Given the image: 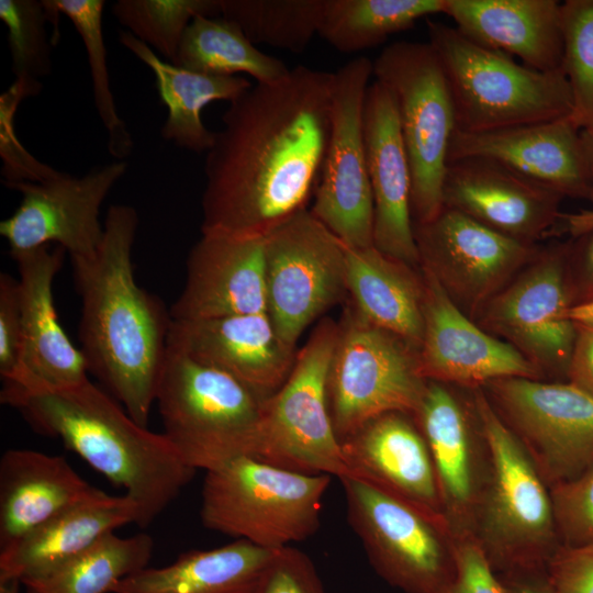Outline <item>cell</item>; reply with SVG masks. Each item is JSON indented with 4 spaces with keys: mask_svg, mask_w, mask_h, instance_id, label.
<instances>
[{
    "mask_svg": "<svg viewBox=\"0 0 593 593\" xmlns=\"http://www.w3.org/2000/svg\"><path fill=\"white\" fill-rule=\"evenodd\" d=\"M414 237L421 267L472 320L539 251L448 206L414 224Z\"/></svg>",
    "mask_w": 593,
    "mask_h": 593,
    "instance_id": "obj_16",
    "label": "cell"
},
{
    "mask_svg": "<svg viewBox=\"0 0 593 593\" xmlns=\"http://www.w3.org/2000/svg\"><path fill=\"white\" fill-rule=\"evenodd\" d=\"M568 247L539 250L478 316L483 329L512 345L542 377L567 378L578 334L568 317Z\"/></svg>",
    "mask_w": 593,
    "mask_h": 593,
    "instance_id": "obj_15",
    "label": "cell"
},
{
    "mask_svg": "<svg viewBox=\"0 0 593 593\" xmlns=\"http://www.w3.org/2000/svg\"><path fill=\"white\" fill-rule=\"evenodd\" d=\"M2 404L38 434L59 439L91 468L125 490L148 526L191 481L189 467L164 434L135 422L89 379L64 388L3 384Z\"/></svg>",
    "mask_w": 593,
    "mask_h": 593,
    "instance_id": "obj_3",
    "label": "cell"
},
{
    "mask_svg": "<svg viewBox=\"0 0 593 593\" xmlns=\"http://www.w3.org/2000/svg\"><path fill=\"white\" fill-rule=\"evenodd\" d=\"M328 474L238 457L205 472L200 516L208 529L269 550L313 536L320 527Z\"/></svg>",
    "mask_w": 593,
    "mask_h": 593,
    "instance_id": "obj_7",
    "label": "cell"
},
{
    "mask_svg": "<svg viewBox=\"0 0 593 593\" xmlns=\"http://www.w3.org/2000/svg\"><path fill=\"white\" fill-rule=\"evenodd\" d=\"M154 540L145 534L109 533L47 574L25 582L27 593H111L126 577L147 567Z\"/></svg>",
    "mask_w": 593,
    "mask_h": 593,
    "instance_id": "obj_34",
    "label": "cell"
},
{
    "mask_svg": "<svg viewBox=\"0 0 593 593\" xmlns=\"http://www.w3.org/2000/svg\"><path fill=\"white\" fill-rule=\"evenodd\" d=\"M126 170V161L118 160L82 177L63 172L45 182L2 181L22 197L15 211L0 223L10 253L54 243L69 254L72 265L93 260L104 236L100 208Z\"/></svg>",
    "mask_w": 593,
    "mask_h": 593,
    "instance_id": "obj_17",
    "label": "cell"
},
{
    "mask_svg": "<svg viewBox=\"0 0 593 593\" xmlns=\"http://www.w3.org/2000/svg\"><path fill=\"white\" fill-rule=\"evenodd\" d=\"M348 299L373 325L419 349L424 332V280L414 268L374 246L346 245Z\"/></svg>",
    "mask_w": 593,
    "mask_h": 593,
    "instance_id": "obj_30",
    "label": "cell"
},
{
    "mask_svg": "<svg viewBox=\"0 0 593 593\" xmlns=\"http://www.w3.org/2000/svg\"><path fill=\"white\" fill-rule=\"evenodd\" d=\"M577 328L567 379L593 394V328Z\"/></svg>",
    "mask_w": 593,
    "mask_h": 593,
    "instance_id": "obj_48",
    "label": "cell"
},
{
    "mask_svg": "<svg viewBox=\"0 0 593 593\" xmlns=\"http://www.w3.org/2000/svg\"><path fill=\"white\" fill-rule=\"evenodd\" d=\"M22 338L19 280L0 275V376L11 381L18 370Z\"/></svg>",
    "mask_w": 593,
    "mask_h": 593,
    "instance_id": "obj_46",
    "label": "cell"
},
{
    "mask_svg": "<svg viewBox=\"0 0 593 593\" xmlns=\"http://www.w3.org/2000/svg\"><path fill=\"white\" fill-rule=\"evenodd\" d=\"M339 481L347 519L374 571L405 593H444L455 574L450 523L362 480Z\"/></svg>",
    "mask_w": 593,
    "mask_h": 593,
    "instance_id": "obj_11",
    "label": "cell"
},
{
    "mask_svg": "<svg viewBox=\"0 0 593 593\" xmlns=\"http://www.w3.org/2000/svg\"><path fill=\"white\" fill-rule=\"evenodd\" d=\"M42 82L16 80L0 97L1 176L5 182H45L63 172L41 163L20 143L15 134L14 116L20 102L40 94Z\"/></svg>",
    "mask_w": 593,
    "mask_h": 593,
    "instance_id": "obj_41",
    "label": "cell"
},
{
    "mask_svg": "<svg viewBox=\"0 0 593 593\" xmlns=\"http://www.w3.org/2000/svg\"><path fill=\"white\" fill-rule=\"evenodd\" d=\"M446 0H326L318 35L342 53H357L444 13Z\"/></svg>",
    "mask_w": 593,
    "mask_h": 593,
    "instance_id": "obj_35",
    "label": "cell"
},
{
    "mask_svg": "<svg viewBox=\"0 0 593 593\" xmlns=\"http://www.w3.org/2000/svg\"><path fill=\"white\" fill-rule=\"evenodd\" d=\"M112 13L137 40L176 65L190 22L221 14L219 0H119Z\"/></svg>",
    "mask_w": 593,
    "mask_h": 593,
    "instance_id": "obj_38",
    "label": "cell"
},
{
    "mask_svg": "<svg viewBox=\"0 0 593 593\" xmlns=\"http://www.w3.org/2000/svg\"><path fill=\"white\" fill-rule=\"evenodd\" d=\"M265 237L202 233L187 258L174 321L267 313Z\"/></svg>",
    "mask_w": 593,
    "mask_h": 593,
    "instance_id": "obj_22",
    "label": "cell"
},
{
    "mask_svg": "<svg viewBox=\"0 0 593 593\" xmlns=\"http://www.w3.org/2000/svg\"><path fill=\"white\" fill-rule=\"evenodd\" d=\"M586 155H588V161H589V169H590V191L588 200L591 202V210H593V128L588 131H581Z\"/></svg>",
    "mask_w": 593,
    "mask_h": 593,
    "instance_id": "obj_52",
    "label": "cell"
},
{
    "mask_svg": "<svg viewBox=\"0 0 593 593\" xmlns=\"http://www.w3.org/2000/svg\"><path fill=\"white\" fill-rule=\"evenodd\" d=\"M334 72L298 66L230 102L204 163L201 233L265 237L307 210L325 156Z\"/></svg>",
    "mask_w": 593,
    "mask_h": 593,
    "instance_id": "obj_1",
    "label": "cell"
},
{
    "mask_svg": "<svg viewBox=\"0 0 593 593\" xmlns=\"http://www.w3.org/2000/svg\"><path fill=\"white\" fill-rule=\"evenodd\" d=\"M119 41L155 76L158 94L168 109L160 132L163 138L198 154L206 153L213 144L214 132L202 122L203 108L214 101L231 102L253 83L240 76H211L170 64L128 31H122Z\"/></svg>",
    "mask_w": 593,
    "mask_h": 593,
    "instance_id": "obj_32",
    "label": "cell"
},
{
    "mask_svg": "<svg viewBox=\"0 0 593 593\" xmlns=\"http://www.w3.org/2000/svg\"><path fill=\"white\" fill-rule=\"evenodd\" d=\"M177 66L211 76H251L257 83L284 78L290 69L258 49L242 29L223 16H195L183 34Z\"/></svg>",
    "mask_w": 593,
    "mask_h": 593,
    "instance_id": "obj_33",
    "label": "cell"
},
{
    "mask_svg": "<svg viewBox=\"0 0 593 593\" xmlns=\"http://www.w3.org/2000/svg\"><path fill=\"white\" fill-rule=\"evenodd\" d=\"M421 270L424 332L418 365L425 380L474 390L504 378L542 379L512 345L473 322L428 269Z\"/></svg>",
    "mask_w": 593,
    "mask_h": 593,
    "instance_id": "obj_18",
    "label": "cell"
},
{
    "mask_svg": "<svg viewBox=\"0 0 593 593\" xmlns=\"http://www.w3.org/2000/svg\"><path fill=\"white\" fill-rule=\"evenodd\" d=\"M97 490L61 456L7 450L0 460V551Z\"/></svg>",
    "mask_w": 593,
    "mask_h": 593,
    "instance_id": "obj_29",
    "label": "cell"
},
{
    "mask_svg": "<svg viewBox=\"0 0 593 593\" xmlns=\"http://www.w3.org/2000/svg\"><path fill=\"white\" fill-rule=\"evenodd\" d=\"M562 69L573 110L570 120L581 131L593 128V0L561 3Z\"/></svg>",
    "mask_w": 593,
    "mask_h": 593,
    "instance_id": "obj_39",
    "label": "cell"
},
{
    "mask_svg": "<svg viewBox=\"0 0 593 593\" xmlns=\"http://www.w3.org/2000/svg\"><path fill=\"white\" fill-rule=\"evenodd\" d=\"M592 230L593 210L588 209L577 213L561 214L555 233L563 231L569 233L573 237H578Z\"/></svg>",
    "mask_w": 593,
    "mask_h": 593,
    "instance_id": "obj_50",
    "label": "cell"
},
{
    "mask_svg": "<svg viewBox=\"0 0 593 593\" xmlns=\"http://www.w3.org/2000/svg\"><path fill=\"white\" fill-rule=\"evenodd\" d=\"M21 584L18 579L0 577V593H19Z\"/></svg>",
    "mask_w": 593,
    "mask_h": 593,
    "instance_id": "obj_53",
    "label": "cell"
},
{
    "mask_svg": "<svg viewBox=\"0 0 593 593\" xmlns=\"http://www.w3.org/2000/svg\"><path fill=\"white\" fill-rule=\"evenodd\" d=\"M372 75L392 93L412 175L414 224L444 208L448 150L456 110L441 63L429 43L396 42L372 63Z\"/></svg>",
    "mask_w": 593,
    "mask_h": 593,
    "instance_id": "obj_9",
    "label": "cell"
},
{
    "mask_svg": "<svg viewBox=\"0 0 593 593\" xmlns=\"http://www.w3.org/2000/svg\"><path fill=\"white\" fill-rule=\"evenodd\" d=\"M338 322L324 317L284 383L264 399L253 457L309 474L350 477L329 413L327 382Z\"/></svg>",
    "mask_w": 593,
    "mask_h": 593,
    "instance_id": "obj_8",
    "label": "cell"
},
{
    "mask_svg": "<svg viewBox=\"0 0 593 593\" xmlns=\"http://www.w3.org/2000/svg\"><path fill=\"white\" fill-rule=\"evenodd\" d=\"M259 593H327L310 557L292 546L279 549Z\"/></svg>",
    "mask_w": 593,
    "mask_h": 593,
    "instance_id": "obj_44",
    "label": "cell"
},
{
    "mask_svg": "<svg viewBox=\"0 0 593 593\" xmlns=\"http://www.w3.org/2000/svg\"><path fill=\"white\" fill-rule=\"evenodd\" d=\"M0 19L8 29L15 79L41 82L52 72V45L45 30L48 14L42 0H0Z\"/></svg>",
    "mask_w": 593,
    "mask_h": 593,
    "instance_id": "obj_40",
    "label": "cell"
},
{
    "mask_svg": "<svg viewBox=\"0 0 593 593\" xmlns=\"http://www.w3.org/2000/svg\"><path fill=\"white\" fill-rule=\"evenodd\" d=\"M97 257L74 264L81 298L79 338L89 372L139 425L149 413L165 367L171 316L134 278L132 249L138 215L113 204Z\"/></svg>",
    "mask_w": 593,
    "mask_h": 593,
    "instance_id": "obj_2",
    "label": "cell"
},
{
    "mask_svg": "<svg viewBox=\"0 0 593 593\" xmlns=\"http://www.w3.org/2000/svg\"><path fill=\"white\" fill-rule=\"evenodd\" d=\"M452 96L457 130L481 133L570 118L563 69L540 71L482 46L456 27L427 22Z\"/></svg>",
    "mask_w": 593,
    "mask_h": 593,
    "instance_id": "obj_5",
    "label": "cell"
},
{
    "mask_svg": "<svg viewBox=\"0 0 593 593\" xmlns=\"http://www.w3.org/2000/svg\"><path fill=\"white\" fill-rule=\"evenodd\" d=\"M574 238L567 256L572 305L593 299V230Z\"/></svg>",
    "mask_w": 593,
    "mask_h": 593,
    "instance_id": "obj_47",
    "label": "cell"
},
{
    "mask_svg": "<svg viewBox=\"0 0 593 593\" xmlns=\"http://www.w3.org/2000/svg\"><path fill=\"white\" fill-rule=\"evenodd\" d=\"M326 0H219L221 15L253 44L303 52L318 34Z\"/></svg>",
    "mask_w": 593,
    "mask_h": 593,
    "instance_id": "obj_37",
    "label": "cell"
},
{
    "mask_svg": "<svg viewBox=\"0 0 593 593\" xmlns=\"http://www.w3.org/2000/svg\"><path fill=\"white\" fill-rule=\"evenodd\" d=\"M262 401L231 374L168 346L156 403L163 434L192 469L253 457Z\"/></svg>",
    "mask_w": 593,
    "mask_h": 593,
    "instance_id": "obj_6",
    "label": "cell"
},
{
    "mask_svg": "<svg viewBox=\"0 0 593 593\" xmlns=\"http://www.w3.org/2000/svg\"><path fill=\"white\" fill-rule=\"evenodd\" d=\"M363 137L373 199V246L419 268L412 216V175L396 105L390 90L374 80L363 107Z\"/></svg>",
    "mask_w": 593,
    "mask_h": 593,
    "instance_id": "obj_23",
    "label": "cell"
},
{
    "mask_svg": "<svg viewBox=\"0 0 593 593\" xmlns=\"http://www.w3.org/2000/svg\"><path fill=\"white\" fill-rule=\"evenodd\" d=\"M548 485L593 466V394L567 382L504 378L483 388Z\"/></svg>",
    "mask_w": 593,
    "mask_h": 593,
    "instance_id": "obj_12",
    "label": "cell"
},
{
    "mask_svg": "<svg viewBox=\"0 0 593 593\" xmlns=\"http://www.w3.org/2000/svg\"><path fill=\"white\" fill-rule=\"evenodd\" d=\"M426 385L417 349L371 324L347 298L327 382L329 413L338 438L387 413L413 417Z\"/></svg>",
    "mask_w": 593,
    "mask_h": 593,
    "instance_id": "obj_10",
    "label": "cell"
},
{
    "mask_svg": "<svg viewBox=\"0 0 593 593\" xmlns=\"http://www.w3.org/2000/svg\"><path fill=\"white\" fill-rule=\"evenodd\" d=\"M267 314L296 348L303 331L346 300V245L310 210L265 236Z\"/></svg>",
    "mask_w": 593,
    "mask_h": 593,
    "instance_id": "obj_13",
    "label": "cell"
},
{
    "mask_svg": "<svg viewBox=\"0 0 593 593\" xmlns=\"http://www.w3.org/2000/svg\"><path fill=\"white\" fill-rule=\"evenodd\" d=\"M444 593H507L484 549L471 533L456 534L455 574Z\"/></svg>",
    "mask_w": 593,
    "mask_h": 593,
    "instance_id": "obj_43",
    "label": "cell"
},
{
    "mask_svg": "<svg viewBox=\"0 0 593 593\" xmlns=\"http://www.w3.org/2000/svg\"><path fill=\"white\" fill-rule=\"evenodd\" d=\"M277 551L242 539L189 550L168 566L126 577L111 593H259Z\"/></svg>",
    "mask_w": 593,
    "mask_h": 593,
    "instance_id": "obj_31",
    "label": "cell"
},
{
    "mask_svg": "<svg viewBox=\"0 0 593 593\" xmlns=\"http://www.w3.org/2000/svg\"><path fill=\"white\" fill-rule=\"evenodd\" d=\"M141 510L126 494L110 495L101 490L64 510L0 551V577L24 584L38 579L77 556L102 536L135 523Z\"/></svg>",
    "mask_w": 593,
    "mask_h": 593,
    "instance_id": "obj_28",
    "label": "cell"
},
{
    "mask_svg": "<svg viewBox=\"0 0 593 593\" xmlns=\"http://www.w3.org/2000/svg\"><path fill=\"white\" fill-rule=\"evenodd\" d=\"M507 593H552L544 573L505 577Z\"/></svg>",
    "mask_w": 593,
    "mask_h": 593,
    "instance_id": "obj_49",
    "label": "cell"
},
{
    "mask_svg": "<svg viewBox=\"0 0 593 593\" xmlns=\"http://www.w3.org/2000/svg\"><path fill=\"white\" fill-rule=\"evenodd\" d=\"M446 384L427 381L413 418L434 465L439 495L456 534L471 533L488 458L479 425Z\"/></svg>",
    "mask_w": 593,
    "mask_h": 593,
    "instance_id": "obj_25",
    "label": "cell"
},
{
    "mask_svg": "<svg viewBox=\"0 0 593 593\" xmlns=\"http://www.w3.org/2000/svg\"><path fill=\"white\" fill-rule=\"evenodd\" d=\"M340 444L350 478L447 519L427 444L411 415L374 417Z\"/></svg>",
    "mask_w": 593,
    "mask_h": 593,
    "instance_id": "obj_26",
    "label": "cell"
},
{
    "mask_svg": "<svg viewBox=\"0 0 593 593\" xmlns=\"http://www.w3.org/2000/svg\"><path fill=\"white\" fill-rule=\"evenodd\" d=\"M48 21L54 25L53 41L59 38L58 16L65 14L76 27L88 55L93 99L98 115L108 134V150L119 160L127 157L134 142L125 122L119 116L111 91L103 38V0H42Z\"/></svg>",
    "mask_w": 593,
    "mask_h": 593,
    "instance_id": "obj_36",
    "label": "cell"
},
{
    "mask_svg": "<svg viewBox=\"0 0 593 593\" xmlns=\"http://www.w3.org/2000/svg\"><path fill=\"white\" fill-rule=\"evenodd\" d=\"M371 75L372 63L363 56L334 72L329 137L310 209L351 248L373 246V199L363 137Z\"/></svg>",
    "mask_w": 593,
    "mask_h": 593,
    "instance_id": "obj_14",
    "label": "cell"
},
{
    "mask_svg": "<svg viewBox=\"0 0 593 593\" xmlns=\"http://www.w3.org/2000/svg\"><path fill=\"white\" fill-rule=\"evenodd\" d=\"M544 575L552 593H593V546L560 545Z\"/></svg>",
    "mask_w": 593,
    "mask_h": 593,
    "instance_id": "obj_45",
    "label": "cell"
},
{
    "mask_svg": "<svg viewBox=\"0 0 593 593\" xmlns=\"http://www.w3.org/2000/svg\"><path fill=\"white\" fill-rule=\"evenodd\" d=\"M471 391L488 458L472 534L496 573H544L560 546L549 488L483 389Z\"/></svg>",
    "mask_w": 593,
    "mask_h": 593,
    "instance_id": "obj_4",
    "label": "cell"
},
{
    "mask_svg": "<svg viewBox=\"0 0 593 593\" xmlns=\"http://www.w3.org/2000/svg\"><path fill=\"white\" fill-rule=\"evenodd\" d=\"M168 346L236 378L262 399L289 377L298 350L266 312L171 322Z\"/></svg>",
    "mask_w": 593,
    "mask_h": 593,
    "instance_id": "obj_24",
    "label": "cell"
},
{
    "mask_svg": "<svg viewBox=\"0 0 593 593\" xmlns=\"http://www.w3.org/2000/svg\"><path fill=\"white\" fill-rule=\"evenodd\" d=\"M562 195L490 160L466 158L447 165L444 206L526 244L555 234Z\"/></svg>",
    "mask_w": 593,
    "mask_h": 593,
    "instance_id": "obj_21",
    "label": "cell"
},
{
    "mask_svg": "<svg viewBox=\"0 0 593 593\" xmlns=\"http://www.w3.org/2000/svg\"><path fill=\"white\" fill-rule=\"evenodd\" d=\"M456 29L488 48L514 55L540 71L562 69L561 2L557 0H446Z\"/></svg>",
    "mask_w": 593,
    "mask_h": 593,
    "instance_id": "obj_27",
    "label": "cell"
},
{
    "mask_svg": "<svg viewBox=\"0 0 593 593\" xmlns=\"http://www.w3.org/2000/svg\"><path fill=\"white\" fill-rule=\"evenodd\" d=\"M466 158L496 163L563 198L589 197L586 149L569 118L481 133L456 130L448 163Z\"/></svg>",
    "mask_w": 593,
    "mask_h": 593,
    "instance_id": "obj_19",
    "label": "cell"
},
{
    "mask_svg": "<svg viewBox=\"0 0 593 593\" xmlns=\"http://www.w3.org/2000/svg\"><path fill=\"white\" fill-rule=\"evenodd\" d=\"M549 491L560 545L593 546V466Z\"/></svg>",
    "mask_w": 593,
    "mask_h": 593,
    "instance_id": "obj_42",
    "label": "cell"
},
{
    "mask_svg": "<svg viewBox=\"0 0 593 593\" xmlns=\"http://www.w3.org/2000/svg\"><path fill=\"white\" fill-rule=\"evenodd\" d=\"M65 253L51 245L10 253L19 271L22 338L16 373L3 384L64 388L89 379L86 357L65 333L54 304L53 282Z\"/></svg>",
    "mask_w": 593,
    "mask_h": 593,
    "instance_id": "obj_20",
    "label": "cell"
},
{
    "mask_svg": "<svg viewBox=\"0 0 593 593\" xmlns=\"http://www.w3.org/2000/svg\"><path fill=\"white\" fill-rule=\"evenodd\" d=\"M568 317L575 326L593 328V299L571 305Z\"/></svg>",
    "mask_w": 593,
    "mask_h": 593,
    "instance_id": "obj_51",
    "label": "cell"
}]
</instances>
